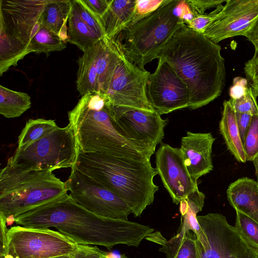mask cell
<instances>
[{"label": "cell", "instance_id": "obj_11", "mask_svg": "<svg viewBox=\"0 0 258 258\" xmlns=\"http://www.w3.org/2000/svg\"><path fill=\"white\" fill-rule=\"evenodd\" d=\"M78 244L59 231L49 228L11 227L7 255L0 258H51L72 254Z\"/></svg>", "mask_w": 258, "mask_h": 258}, {"label": "cell", "instance_id": "obj_27", "mask_svg": "<svg viewBox=\"0 0 258 258\" xmlns=\"http://www.w3.org/2000/svg\"><path fill=\"white\" fill-rule=\"evenodd\" d=\"M67 44V42L63 41L57 34L41 25L31 40L28 52V53H48L64 49Z\"/></svg>", "mask_w": 258, "mask_h": 258}, {"label": "cell", "instance_id": "obj_44", "mask_svg": "<svg viewBox=\"0 0 258 258\" xmlns=\"http://www.w3.org/2000/svg\"><path fill=\"white\" fill-rule=\"evenodd\" d=\"M255 168V174L256 178V182L258 183V158L255 159L253 161Z\"/></svg>", "mask_w": 258, "mask_h": 258}, {"label": "cell", "instance_id": "obj_2", "mask_svg": "<svg viewBox=\"0 0 258 258\" xmlns=\"http://www.w3.org/2000/svg\"><path fill=\"white\" fill-rule=\"evenodd\" d=\"M221 48L185 24L159 52L157 58L167 61L187 87L189 108L209 104L222 93L226 81Z\"/></svg>", "mask_w": 258, "mask_h": 258}, {"label": "cell", "instance_id": "obj_24", "mask_svg": "<svg viewBox=\"0 0 258 258\" xmlns=\"http://www.w3.org/2000/svg\"><path fill=\"white\" fill-rule=\"evenodd\" d=\"M161 246L159 250L165 253L166 258H197L195 234L182 226Z\"/></svg>", "mask_w": 258, "mask_h": 258}, {"label": "cell", "instance_id": "obj_21", "mask_svg": "<svg viewBox=\"0 0 258 258\" xmlns=\"http://www.w3.org/2000/svg\"><path fill=\"white\" fill-rule=\"evenodd\" d=\"M136 0H111L110 6L99 20L105 36L113 38L132 23Z\"/></svg>", "mask_w": 258, "mask_h": 258}, {"label": "cell", "instance_id": "obj_25", "mask_svg": "<svg viewBox=\"0 0 258 258\" xmlns=\"http://www.w3.org/2000/svg\"><path fill=\"white\" fill-rule=\"evenodd\" d=\"M31 106V97L27 93L0 86V113L6 118L19 117Z\"/></svg>", "mask_w": 258, "mask_h": 258}, {"label": "cell", "instance_id": "obj_31", "mask_svg": "<svg viewBox=\"0 0 258 258\" xmlns=\"http://www.w3.org/2000/svg\"><path fill=\"white\" fill-rule=\"evenodd\" d=\"M164 2L165 0H136L133 21L131 24L156 11Z\"/></svg>", "mask_w": 258, "mask_h": 258}, {"label": "cell", "instance_id": "obj_18", "mask_svg": "<svg viewBox=\"0 0 258 258\" xmlns=\"http://www.w3.org/2000/svg\"><path fill=\"white\" fill-rule=\"evenodd\" d=\"M69 18V42L83 52L105 36L99 19L81 1L71 0Z\"/></svg>", "mask_w": 258, "mask_h": 258}, {"label": "cell", "instance_id": "obj_40", "mask_svg": "<svg viewBox=\"0 0 258 258\" xmlns=\"http://www.w3.org/2000/svg\"><path fill=\"white\" fill-rule=\"evenodd\" d=\"M254 45L255 53L258 55V18L244 35Z\"/></svg>", "mask_w": 258, "mask_h": 258}, {"label": "cell", "instance_id": "obj_16", "mask_svg": "<svg viewBox=\"0 0 258 258\" xmlns=\"http://www.w3.org/2000/svg\"><path fill=\"white\" fill-rule=\"evenodd\" d=\"M257 18L258 0L226 1L203 34L215 43L244 36Z\"/></svg>", "mask_w": 258, "mask_h": 258}, {"label": "cell", "instance_id": "obj_22", "mask_svg": "<svg viewBox=\"0 0 258 258\" xmlns=\"http://www.w3.org/2000/svg\"><path fill=\"white\" fill-rule=\"evenodd\" d=\"M219 127L229 151L238 162L245 163L246 155L236 122L235 111L229 100L223 102Z\"/></svg>", "mask_w": 258, "mask_h": 258}, {"label": "cell", "instance_id": "obj_34", "mask_svg": "<svg viewBox=\"0 0 258 258\" xmlns=\"http://www.w3.org/2000/svg\"><path fill=\"white\" fill-rule=\"evenodd\" d=\"M105 253V251L96 246L78 244L73 256V258H104Z\"/></svg>", "mask_w": 258, "mask_h": 258}, {"label": "cell", "instance_id": "obj_4", "mask_svg": "<svg viewBox=\"0 0 258 258\" xmlns=\"http://www.w3.org/2000/svg\"><path fill=\"white\" fill-rule=\"evenodd\" d=\"M78 149L138 160H150L155 151L125 139L116 130L106 94L91 91L82 96L68 112Z\"/></svg>", "mask_w": 258, "mask_h": 258}, {"label": "cell", "instance_id": "obj_35", "mask_svg": "<svg viewBox=\"0 0 258 258\" xmlns=\"http://www.w3.org/2000/svg\"><path fill=\"white\" fill-rule=\"evenodd\" d=\"M82 3L99 19L107 11L111 0H81Z\"/></svg>", "mask_w": 258, "mask_h": 258}, {"label": "cell", "instance_id": "obj_20", "mask_svg": "<svg viewBox=\"0 0 258 258\" xmlns=\"http://www.w3.org/2000/svg\"><path fill=\"white\" fill-rule=\"evenodd\" d=\"M230 205L258 223V183L243 177L228 186L226 191Z\"/></svg>", "mask_w": 258, "mask_h": 258}, {"label": "cell", "instance_id": "obj_38", "mask_svg": "<svg viewBox=\"0 0 258 258\" xmlns=\"http://www.w3.org/2000/svg\"><path fill=\"white\" fill-rule=\"evenodd\" d=\"M236 120L240 136L244 144L245 138L248 129L252 115L235 112Z\"/></svg>", "mask_w": 258, "mask_h": 258}, {"label": "cell", "instance_id": "obj_23", "mask_svg": "<svg viewBox=\"0 0 258 258\" xmlns=\"http://www.w3.org/2000/svg\"><path fill=\"white\" fill-rule=\"evenodd\" d=\"M71 0H46L40 16L41 25L69 42L67 23L71 10Z\"/></svg>", "mask_w": 258, "mask_h": 258}, {"label": "cell", "instance_id": "obj_1", "mask_svg": "<svg viewBox=\"0 0 258 258\" xmlns=\"http://www.w3.org/2000/svg\"><path fill=\"white\" fill-rule=\"evenodd\" d=\"M22 226L54 227L78 244L101 245L110 249L121 244L138 247L154 231L149 226L99 216L77 203L69 195L15 218Z\"/></svg>", "mask_w": 258, "mask_h": 258}, {"label": "cell", "instance_id": "obj_37", "mask_svg": "<svg viewBox=\"0 0 258 258\" xmlns=\"http://www.w3.org/2000/svg\"><path fill=\"white\" fill-rule=\"evenodd\" d=\"M248 87L247 80L239 77L235 78L229 91L230 99H236L241 97L245 94Z\"/></svg>", "mask_w": 258, "mask_h": 258}, {"label": "cell", "instance_id": "obj_26", "mask_svg": "<svg viewBox=\"0 0 258 258\" xmlns=\"http://www.w3.org/2000/svg\"><path fill=\"white\" fill-rule=\"evenodd\" d=\"M58 127L55 120L30 119L18 137L17 149H23L46 136Z\"/></svg>", "mask_w": 258, "mask_h": 258}, {"label": "cell", "instance_id": "obj_15", "mask_svg": "<svg viewBox=\"0 0 258 258\" xmlns=\"http://www.w3.org/2000/svg\"><path fill=\"white\" fill-rule=\"evenodd\" d=\"M157 68L151 74L147 86V96L159 115L188 108L190 94L186 84L166 61L158 59Z\"/></svg>", "mask_w": 258, "mask_h": 258}, {"label": "cell", "instance_id": "obj_43", "mask_svg": "<svg viewBox=\"0 0 258 258\" xmlns=\"http://www.w3.org/2000/svg\"><path fill=\"white\" fill-rule=\"evenodd\" d=\"M250 84L255 94L258 96V79L250 82Z\"/></svg>", "mask_w": 258, "mask_h": 258}, {"label": "cell", "instance_id": "obj_14", "mask_svg": "<svg viewBox=\"0 0 258 258\" xmlns=\"http://www.w3.org/2000/svg\"><path fill=\"white\" fill-rule=\"evenodd\" d=\"M150 75L130 61L124 54L109 82L106 94L109 104L155 111L147 96Z\"/></svg>", "mask_w": 258, "mask_h": 258}, {"label": "cell", "instance_id": "obj_7", "mask_svg": "<svg viewBox=\"0 0 258 258\" xmlns=\"http://www.w3.org/2000/svg\"><path fill=\"white\" fill-rule=\"evenodd\" d=\"M46 0L0 1V76L28 53Z\"/></svg>", "mask_w": 258, "mask_h": 258}, {"label": "cell", "instance_id": "obj_17", "mask_svg": "<svg viewBox=\"0 0 258 258\" xmlns=\"http://www.w3.org/2000/svg\"><path fill=\"white\" fill-rule=\"evenodd\" d=\"M156 169L173 203L179 204L198 187L186 169L180 148L161 144L155 152Z\"/></svg>", "mask_w": 258, "mask_h": 258}, {"label": "cell", "instance_id": "obj_45", "mask_svg": "<svg viewBox=\"0 0 258 258\" xmlns=\"http://www.w3.org/2000/svg\"><path fill=\"white\" fill-rule=\"evenodd\" d=\"M6 221H7V225L11 226V225H12L13 224L14 222H15V217L13 215L10 216L7 218Z\"/></svg>", "mask_w": 258, "mask_h": 258}, {"label": "cell", "instance_id": "obj_32", "mask_svg": "<svg viewBox=\"0 0 258 258\" xmlns=\"http://www.w3.org/2000/svg\"><path fill=\"white\" fill-rule=\"evenodd\" d=\"M222 6V5L218 6L215 10L209 14L195 17L193 20L186 25L192 30L203 34L206 28L216 18Z\"/></svg>", "mask_w": 258, "mask_h": 258}, {"label": "cell", "instance_id": "obj_46", "mask_svg": "<svg viewBox=\"0 0 258 258\" xmlns=\"http://www.w3.org/2000/svg\"><path fill=\"white\" fill-rule=\"evenodd\" d=\"M51 258H73V254L71 255H64Z\"/></svg>", "mask_w": 258, "mask_h": 258}, {"label": "cell", "instance_id": "obj_12", "mask_svg": "<svg viewBox=\"0 0 258 258\" xmlns=\"http://www.w3.org/2000/svg\"><path fill=\"white\" fill-rule=\"evenodd\" d=\"M74 200L89 211L99 216L127 220L132 211L117 195L102 186L74 167L65 182Z\"/></svg>", "mask_w": 258, "mask_h": 258}, {"label": "cell", "instance_id": "obj_33", "mask_svg": "<svg viewBox=\"0 0 258 258\" xmlns=\"http://www.w3.org/2000/svg\"><path fill=\"white\" fill-rule=\"evenodd\" d=\"M226 2L223 0H186L194 17L205 14L207 10L217 7Z\"/></svg>", "mask_w": 258, "mask_h": 258}, {"label": "cell", "instance_id": "obj_6", "mask_svg": "<svg viewBox=\"0 0 258 258\" xmlns=\"http://www.w3.org/2000/svg\"><path fill=\"white\" fill-rule=\"evenodd\" d=\"M179 0H165L155 11L131 24L121 32L127 58L142 70L157 56L174 34L185 23L173 10Z\"/></svg>", "mask_w": 258, "mask_h": 258}, {"label": "cell", "instance_id": "obj_8", "mask_svg": "<svg viewBox=\"0 0 258 258\" xmlns=\"http://www.w3.org/2000/svg\"><path fill=\"white\" fill-rule=\"evenodd\" d=\"M78 147L74 132L68 124L57 127L50 133L25 149L16 150L8 160L15 168L24 170L56 169L73 167Z\"/></svg>", "mask_w": 258, "mask_h": 258}, {"label": "cell", "instance_id": "obj_5", "mask_svg": "<svg viewBox=\"0 0 258 258\" xmlns=\"http://www.w3.org/2000/svg\"><path fill=\"white\" fill-rule=\"evenodd\" d=\"M66 182L50 171L24 170L9 162L0 173V216L15 218L67 197Z\"/></svg>", "mask_w": 258, "mask_h": 258}, {"label": "cell", "instance_id": "obj_9", "mask_svg": "<svg viewBox=\"0 0 258 258\" xmlns=\"http://www.w3.org/2000/svg\"><path fill=\"white\" fill-rule=\"evenodd\" d=\"M197 219L201 228L195 235L197 258H258V250L222 214L210 213Z\"/></svg>", "mask_w": 258, "mask_h": 258}, {"label": "cell", "instance_id": "obj_13", "mask_svg": "<svg viewBox=\"0 0 258 258\" xmlns=\"http://www.w3.org/2000/svg\"><path fill=\"white\" fill-rule=\"evenodd\" d=\"M117 132L127 140L155 151L168 122L155 111L109 104Z\"/></svg>", "mask_w": 258, "mask_h": 258}, {"label": "cell", "instance_id": "obj_10", "mask_svg": "<svg viewBox=\"0 0 258 258\" xmlns=\"http://www.w3.org/2000/svg\"><path fill=\"white\" fill-rule=\"evenodd\" d=\"M121 39L105 36L85 50L77 60V89L82 96L91 91L105 93L124 54Z\"/></svg>", "mask_w": 258, "mask_h": 258}, {"label": "cell", "instance_id": "obj_39", "mask_svg": "<svg viewBox=\"0 0 258 258\" xmlns=\"http://www.w3.org/2000/svg\"><path fill=\"white\" fill-rule=\"evenodd\" d=\"M0 257L7 255V247L8 241V231L6 219L0 216Z\"/></svg>", "mask_w": 258, "mask_h": 258}, {"label": "cell", "instance_id": "obj_29", "mask_svg": "<svg viewBox=\"0 0 258 258\" xmlns=\"http://www.w3.org/2000/svg\"><path fill=\"white\" fill-rule=\"evenodd\" d=\"M243 146L247 161L258 158V114L252 116Z\"/></svg>", "mask_w": 258, "mask_h": 258}, {"label": "cell", "instance_id": "obj_19", "mask_svg": "<svg viewBox=\"0 0 258 258\" xmlns=\"http://www.w3.org/2000/svg\"><path fill=\"white\" fill-rule=\"evenodd\" d=\"M215 140L211 133L189 131L181 139L180 150L184 164L190 176L196 181L213 169L212 152Z\"/></svg>", "mask_w": 258, "mask_h": 258}, {"label": "cell", "instance_id": "obj_30", "mask_svg": "<svg viewBox=\"0 0 258 258\" xmlns=\"http://www.w3.org/2000/svg\"><path fill=\"white\" fill-rule=\"evenodd\" d=\"M257 96L251 87H248L245 94L236 99L229 101L235 112L251 115L258 114Z\"/></svg>", "mask_w": 258, "mask_h": 258}, {"label": "cell", "instance_id": "obj_36", "mask_svg": "<svg viewBox=\"0 0 258 258\" xmlns=\"http://www.w3.org/2000/svg\"><path fill=\"white\" fill-rule=\"evenodd\" d=\"M173 13L176 17L183 21L185 25L191 21L195 17L186 0L179 1L174 9Z\"/></svg>", "mask_w": 258, "mask_h": 258}, {"label": "cell", "instance_id": "obj_41", "mask_svg": "<svg viewBox=\"0 0 258 258\" xmlns=\"http://www.w3.org/2000/svg\"><path fill=\"white\" fill-rule=\"evenodd\" d=\"M145 239L162 245L167 240L163 237L159 231L153 232Z\"/></svg>", "mask_w": 258, "mask_h": 258}, {"label": "cell", "instance_id": "obj_28", "mask_svg": "<svg viewBox=\"0 0 258 258\" xmlns=\"http://www.w3.org/2000/svg\"><path fill=\"white\" fill-rule=\"evenodd\" d=\"M235 211V228L251 246L258 250V223L243 213Z\"/></svg>", "mask_w": 258, "mask_h": 258}, {"label": "cell", "instance_id": "obj_3", "mask_svg": "<svg viewBox=\"0 0 258 258\" xmlns=\"http://www.w3.org/2000/svg\"><path fill=\"white\" fill-rule=\"evenodd\" d=\"M74 167L120 197L135 217L153 203L159 189L153 182L158 172L149 160L83 153L78 149Z\"/></svg>", "mask_w": 258, "mask_h": 258}, {"label": "cell", "instance_id": "obj_42", "mask_svg": "<svg viewBox=\"0 0 258 258\" xmlns=\"http://www.w3.org/2000/svg\"><path fill=\"white\" fill-rule=\"evenodd\" d=\"M104 258H127L124 254L118 252H106Z\"/></svg>", "mask_w": 258, "mask_h": 258}]
</instances>
